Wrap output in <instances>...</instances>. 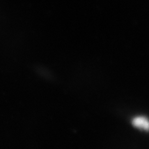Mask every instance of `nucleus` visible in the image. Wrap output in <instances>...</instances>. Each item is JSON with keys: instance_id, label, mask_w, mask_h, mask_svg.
<instances>
[{"instance_id": "f257e3e1", "label": "nucleus", "mask_w": 149, "mask_h": 149, "mask_svg": "<svg viewBox=\"0 0 149 149\" xmlns=\"http://www.w3.org/2000/svg\"><path fill=\"white\" fill-rule=\"evenodd\" d=\"M132 124L138 128H141L142 129L148 130V122L147 119L144 117H137L134 118L132 120Z\"/></svg>"}]
</instances>
